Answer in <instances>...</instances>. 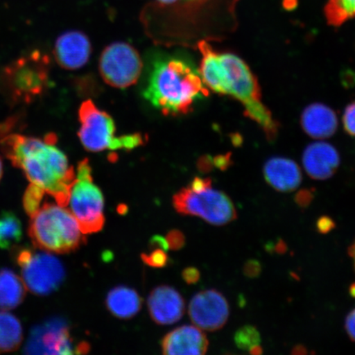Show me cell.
Returning <instances> with one entry per match:
<instances>
[{"instance_id": "14", "label": "cell", "mask_w": 355, "mask_h": 355, "mask_svg": "<svg viewBox=\"0 0 355 355\" xmlns=\"http://www.w3.org/2000/svg\"><path fill=\"white\" fill-rule=\"evenodd\" d=\"M92 53V44L87 35L78 31L62 34L55 44V60L62 68L77 70L87 63Z\"/></svg>"}, {"instance_id": "6", "label": "cell", "mask_w": 355, "mask_h": 355, "mask_svg": "<svg viewBox=\"0 0 355 355\" xmlns=\"http://www.w3.org/2000/svg\"><path fill=\"white\" fill-rule=\"evenodd\" d=\"M48 66L47 57L39 51L19 58L0 73V91L13 105L32 103L46 89Z\"/></svg>"}, {"instance_id": "7", "label": "cell", "mask_w": 355, "mask_h": 355, "mask_svg": "<svg viewBox=\"0 0 355 355\" xmlns=\"http://www.w3.org/2000/svg\"><path fill=\"white\" fill-rule=\"evenodd\" d=\"M78 131L80 141L84 148L92 153L105 150H130L144 144V137L140 133L115 136L116 127L110 115L100 110L92 101L83 102L80 106Z\"/></svg>"}, {"instance_id": "32", "label": "cell", "mask_w": 355, "mask_h": 355, "mask_svg": "<svg viewBox=\"0 0 355 355\" xmlns=\"http://www.w3.org/2000/svg\"><path fill=\"white\" fill-rule=\"evenodd\" d=\"M263 270L261 265L259 261L251 259L246 261L243 265L244 276L250 279H255L260 276Z\"/></svg>"}, {"instance_id": "28", "label": "cell", "mask_w": 355, "mask_h": 355, "mask_svg": "<svg viewBox=\"0 0 355 355\" xmlns=\"http://www.w3.org/2000/svg\"><path fill=\"white\" fill-rule=\"evenodd\" d=\"M141 257L145 264L155 268H164L168 260L166 251L162 248H157L150 254H141Z\"/></svg>"}, {"instance_id": "39", "label": "cell", "mask_w": 355, "mask_h": 355, "mask_svg": "<svg viewBox=\"0 0 355 355\" xmlns=\"http://www.w3.org/2000/svg\"><path fill=\"white\" fill-rule=\"evenodd\" d=\"M270 250H273L275 252H277V254H284L287 252L288 248L285 241L283 239H279L275 245L270 248Z\"/></svg>"}, {"instance_id": "38", "label": "cell", "mask_w": 355, "mask_h": 355, "mask_svg": "<svg viewBox=\"0 0 355 355\" xmlns=\"http://www.w3.org/2000/svg\"><path fill=\"white\" fill-rule=\"evenodd\" d=\"M215 165L220 168L221 171H225L230 165V155H221L216 159Z\"/></svg>"}, {"instance_id": "2", "label": "cell", "mask_w": 355, "mask_h": 355, "mask_svg": "<svg viewBox=\"0 0 355 355\" xmlns=\"http://www.w3.org/2000/svg\"><path fill=\"white\" fill-rule=\"evenodd\" d=\"M144 98L166 115L190 112L199 99L209 95L199 71L188 60L159 56L150 64Z\"/></svg>"}, {"instance_id": "44", "label": "cell", "mask_w": 355, "mask_h": 355, "mask_svg": "<svg viewBox=\"0 0 355 355\" xmlns=\"http://www.w3.org/2000/svg\"><path fill=\"white\" fill-rule=\"evenodd\" d=\"M3 175V162L1 157H0V180H1Z\"/></svg>"}, {"instance_id": "30", "label": "cell", "mask_w": 355, "mask_h": 355, "mask_svg": "<svg viewBox=\"0 0 355 355\" xmlns=\"http://www.w3.org/2000/svg\"><path fill=\"white\" fill-rule=\"evenodd\" d=\"M168 248L172 250H180L184 246L185 237L184 234L180 230H171L166 237Z\"/></svg>"}, {"instance_id": "22", "label": "cell", "mask_w": 355, "mask_h": 355, "mask_svg": "<svg viewBox=\"0 0 355 355\" xmlns=\"http://www.w3.org/2000/svg\"><path fill=\"white\" fill-rule=\"evenodd\" d=\"M22 340L21 322L15 315L0 312V353L19 349Z\"/></svg>"}, {"instance_id": "1", "label": "cell", "mask_w": 355, "mask_h": 355, "mask_svg": "<svg viewBox=\"0 0 355 355\" xmlns=\"http://www.w3.org/2000/svg\"><path fill=\"white\" fill-rule=\"evenodd\" d=\"M56 144L54 133L44 139L10 133L0 140V149L31 184L42 188L60 206L67 207L76 173Z\"/></svg>"}, {"instance_id": "16", "label": "cell", "mask_w": 355, "mask_h": 355, "mask_svg": "<svg viewBox=\"0 0 355 355\" xmlns=\"http://www.w3.org/2000/svg\"><path fill=\"white\" fill-rule=\"evenodd\" d=\"M340 163V155L336 148L324 141L310 144L303 154L304 170L313 180L330 179L335 175Z\"/></svg>"}, {"instance_id": "11", "label": "cell", "mask_w": 355, "mask_h": 355, "mask_svg": "<svg viewBox=\"0 0 355 355\" xmlns=\"http://www.w3.org/2000/svg\"><path fill=\"white\" fill-rule=\"evenodd\" d=\"M99 70L108 85L123 89L137 82L143 71V62L139 52L130 44L115 42L102 52Z\"/></svg>"}, {"instance_id": "20", "label": "cell", "mask_w": 355, "mask_h": 355, "mask_svg": "<svg viewBox=\"0 0 355 355\" xmlns=\"http://www.w3.org/2000/svg\"><path fill=\"white\" fill-rule=\"evenodd\" d=\"M106 307L114 317L130 319L139 312L141 300L137 291L127 286H117L106 297Z\"/></svg>"}, {"instance_id": "3", "label": "cell", "mask_w": 355, "mask_h": 355, "mask_svg": "<svg viewBox=\"0 0 355 355\" xmlns=\"http://www.w3.org/2000/svg\"><path fill=\"white\" fill-rule=\"evenodd\" d=\"M239 0H154L141 15L150 33L191 37L222 19H232Z\"/></svg>"}, {"instance_id": "15", "label": "cell", "mask_w": 355, "mask_h": 355, "mask_svg": "<svg viewBox=\"0 0 355 355\" xmlns=\"http://www.w3.org/2000/svg\"><path fill=\"white\" fill-rule=\"evenodd\" d=\"M148 306L150 318L159 325H171L180 321L185 310L183 297L168 286L154 288L148 297Z\"/></svg>"}, {"instance_id": "40", "label": "cell", "mask_w": 355, "mask_h": 355, "mask_svg": "<svg viewBox=\"0 0 355 355\" xmlns=\"http://www.w3.org/2000/svg\"><path fill=\"white\" fill-rule=\"evenodd\" d=\"M291 354L295 355H305L308 354L309 352L308 349L306 348L304 345H297L294 348H293Z\"/></svg>"}, {"instance_id": "41", "label": "cell", "mask_w": 355, "mask_h": 355, "mask_svg": "<svg viewBox=\"0 0 355 355\" xmlns=\"http://www.w3.org/2000/svg\"><path fill=\"white\" fill-rule=\"evenodd\" d=\"M251 354L254 355H260L263 353V348L261 347L259 345H257L254 346H252V347L248 350Z\"/></svg>"}, {"instance_id": "34", "label": "cell", "mask_w": 355, "mask_h": 355, "mask_svg": "<svg viewBox=\"0 0 355 355\" xmlns=\"http://www.w3.org/2000/svg\"><path fill=\"white\" fill-rule=\"evenodd\" d=\"M345 327L349 338L355 343V309L346 317Z\"/></svg>"}, {"instance_id": "13", "label": "cell", "mask_w": 355, "mask_h": 355, "mask_svg": "<svg viewBox=\"0 0 355 355\" xmlns=\"http://www.w3.org/2000/svg\"><path fill=\"white\" fill-rule=\"evenodd\" d=\"M189 314L191 321L201 329L218 331L228 321L229 304L219 291H203L198 293L191 300Z\"/></svg>"}, {"instance_id": "35", "label": "cell", "mask_w": 355, "mask_h": 355, "mask_svg": "<svg viewBox=\"0 0 355 355\" xmlns=\"http://www.w3.org/2000/svg\"><path fill=\"white\" fill-rule=\"evenodd\" d=\"M183 278L187 284H195L199 281L200 272L199 270L194 268H189L185 269L183 272Z\"/></svg>"}, {"instance_id": "27", "label": "cell", "mask_w": 355, "mask_h": 355, "mask_svg": "<svg viewBox=\"0 0 355 355\" xmlns=\"http://www.w3.org/2000/svg\"><path fill=\"white\" fill-rule=\"evenodd\" d=\"M46 192L38 186L31 184L24 196V207L30 216H33L42 207Z\"/></svg>"}, {"instance_id": "31", "label": "cell", "mask_w": 355, "mask_h": 355, "mask_svg": "<svg viewBox=\"0 0 355 355\" xmlns=\"http://www.w3.org/2000/svg\"><path fill=\"white\" fill-rule=\"evenodd\" d=\"M314 198V190L304 189L296 193L295 201L302 209H305L310 206Z\"/></svg>"}, {"instance_id": "43", "label": "cell", "mask_w": 355, "mask_h": 355, "mask_svg": "<svg viewBox=\"0 0 355 355\" xmlns=\"http://www.w3.org/2000/svg\"><path fill=\"white\" fill-rule=\"evenodd\" d=\"M349 295L355 299V283H353L349 287Z\"/></svg>"}, {"instance_id": "33", "label": "cell", "mask_w": 355, "mask_h": 355, "mask_svg": "<svg viewBox=\"0 0 355 355\" xmlns=\"http://www.w3.org/2000/svg\"><path fill=\"white\" fill-rule=\"evenodd\" d=\"M316 227L319 233L325 234L336 228V223L330 216H322L318 220Z\"/></svg>"}, {"instance_id": "18", "label": "cell", "mask_w": 355, "mask_h": 355, "mask_svg": "<svg viewBox=\"0 0 355 355\" xmlns=\"http://www.w3.org/2000/svg\"><path fill=\"white\" fill-rule=\"evenodd\" d=\"M265 180L279 192L288 193L300 187L302 182L300 168L293 159L272 157L265 163Z\"/></svg>"}, {"instance_id": "23", "label": "cell", "mask_w": 355, "mask_h": 355, "mask_svg": "<svg viewBox=\"0 0 355 355\" xmlns=\"http://www.w3.org/2000/svg\"><path fill=\"white\" fill-rule=\"evenodd\" d=\"M244 115L255 121L263 128L266 139L274 141L277 139L279 123L272 116V112L261 103V100H254L243 104Z\"/></svg>"}, {"instance_id": "10", "label": "cell", "mask_w": 355, "mask_h": 355, "mask_svg": "<svg viewBox=\"0 0 355 355\" xmlns=\"http://www.w3.org/2000/svg\"><path fill=\"white\" fill-rule=\"evenodd\" d=\"M215 89L213 92L229 95L241 101L261 100V88L250 67L232 53L219 54Z\"/></svg>"}, {"instance_id": "5", "label": "cell", "mask_w": 355, "mask_h": 355, "mask_svg": "<svg viewBox=\"0 0 355 355\" xmlns=\"http://www.w3.org/2000/svg\"><path fill=\"white\" fill-rule=\"evenodd\" d=\"M172 202L180 214L201 217L211 225H224L237 218L232 199L213 189L209 178H195L187 187L174 195Z\"/></svg>"}, {"instance_id": "4", "label": "cell", "mask_w": 355, "mask_h": 355, "mask_svg": "<svg viewBox=\"0 0 355 355\" xmlns=\"http://www.w3.org/2000/svg\"><path fill=\"white\" fill-rule=\"evenodd\" d=\"M28 234L35 247L55 254H69L86 243L72 212L55 203H44L31 216Z\"/></svg>"}, {"instance_id": "21", "label": "cell", "mask_w": 355, "mask_h": 355, "mask_svg": "<svg viewBox=\"0 0 355 355\" xmlns=\"http://www.w3.org/2000/svg\"><path fill=\"white\" fill-rule=\"evenodd\" d=\"M26 286L22 279L10 269L0 270V309L17 307L25 297Z\"/></svg>"}, {"instance_id": "9", "label": "cell", "mask_w": 355, "mask_h": 355, "mask_svg": "<svg viewBox=\"0 0 355 355\" xmlns=\"http://www.w3.org/2000/svg\"><path fill=\"white\" fill-rule=\"evenodd\" d=\"M21 269V279L34 295H47L57 290L65 278L63 264L54 255L21 248L16 254Z\"/></svg>"}, {"instance_id": "8", "label": "cell", "mask_w": 355, "mask_h": 355, "mask_svg": "<svg viewBox=\"0 0 355 355\" xmlns=\"http://www.w3.org/2000/svg\"><path fill=\"white\" fill-rule=\"evenodd\" d=\"M69 204L83 234H94L103 229L104 196L93 182L92 167L87 159L78 164Z\"/></svg>"}, {"instance_id": "26", "label": "cell", "mask_w": 355, "mask_h": 355, "mask_svg": "<svg viewBox=\"0 0 355 355\" xmlns=\"http://www.w3.org/2000/svg\"><path fill=\"white\" fill-rule=\"evenodd\" d=\"M234 343L239 349L250 350L252 346L260 344V333L254 326H244L235 333Z\"/></svg>"}, {"instance_id": "36", "label": "cell", "mask_w": 355, "mask_h": 355, "mask_svg": "<svg viewBox=\"0 0 355 355\" xmlns=\"http://www.w3.org/2000/svg\"><path fill=\"white\" fill-rule=\"evenodd\" d=\"M15 124H17V119L15 118L8 119L6 122L0 123V140L12 133L11 131L15 128Z\"/></svg>"}, {"instance_id": "25", "label": "cell", "mask_w": 355, "mask_h": 355, "mask_svg": "<svg viewBox=\"0 0 355 355\" xmlns=\"http://www.w3.org/2000/svg\"><path fill=\"white\" fill-rule=\"evenodd\" d=\"M328 24L340 26L355 17V0H327L324 8Z\"/></svg>"}, {"instance_id": "17", "label": "cell", "mask_w": 355, "mask_h": 355, "mask_svg": "<svg viewBox=\"0 0 355 355\" xmlns=\"http://www.w3.org/2000/svg\"><path fill=\"white\" fill-rule=\"evenodd\" d=\"M209 341L199 328L182 326L168 333L162 341L164 354L202 355L206 354Z\"/></svg>"}, {"instance_id": "24", "label": "cell", "mask_w": 355, "mask_h": 355, "mask_svg": "<svg viewBox=\"0 0 355 355\" xmlns=\"http://www.w3.org/2000/svg\"><path fill=\"white\" fill-rule=\"evenodd\" d=\"M21 223L15 213L3 211L0 215V248L10 250L21 241Z\"/></svg>"}, {"instance_id": "19", "label": "cell", "mask_w": 355, "mask_h": 355, "mask_svg": "<svg viewBox=\"0 0 355 355\" xmlns=\"http://www.w3.org/2000/svg\"><path fill=\"white\" fill-rule=\"evenodd\" d=\"M301 125L304 131L313 139H327L338 128L335 111L322 103H314L306 107L301 116Z\"/></svg>"}, {"instance_id": "12", "label": "cell", "mask_w": 355, "mask_h": 355, "mask_svg": "<svg viewBox=\"0 0 355 355\" xmlns=\"http://www.w3.org/2000/svg\"><path fill=\"white\" fill-rule=\"evenodd\" d=\"M24 352L28 354L74 353L68 325L63 319L53 318L33 328Z\"/></svg>"}, {"instance_id": "29", "label": "cell", "mask_w": 355, "mask_h": 355, "mask_svg": "<svg viewBox=\"0 0 355 355\" xmlns=\"http://www.w3.org/2000/svg\"><path fill=\"white\" fill-rule=\"evenodd\" d=\"M343 124L346 132L355 137V101L347 105L343 114Z\"/></svg>"}, {"instance_id": "37", "label": "cell", "mask_w": 355, "mask_h": 355, "mask_svg": "<svg viewBox=\"0 0 355 355\" xmlns=\"http://www.w3.org/2000/svg\"><path fill=\"white\" fill-rule=\"evenodd\" d=\"M343 83L344 86L352 87L355 86V72L347 69L343 73Z\"/></svg>"}, {"instance_id": "42", "label": "cell", "mask_w": 355, "mask_h": 355, "mask_svg": "<svg viewBox=\"0 0 355 355\" xmlns=\"http://www.w3.org/2000/svg\"><path fill=\"white\" fill-rule=\"evenodd\" d=\"M349 255L352 257V259L354 260V264L355 268V242L352 244V246L349 248Z\"/></svg>"}]
</instances>
